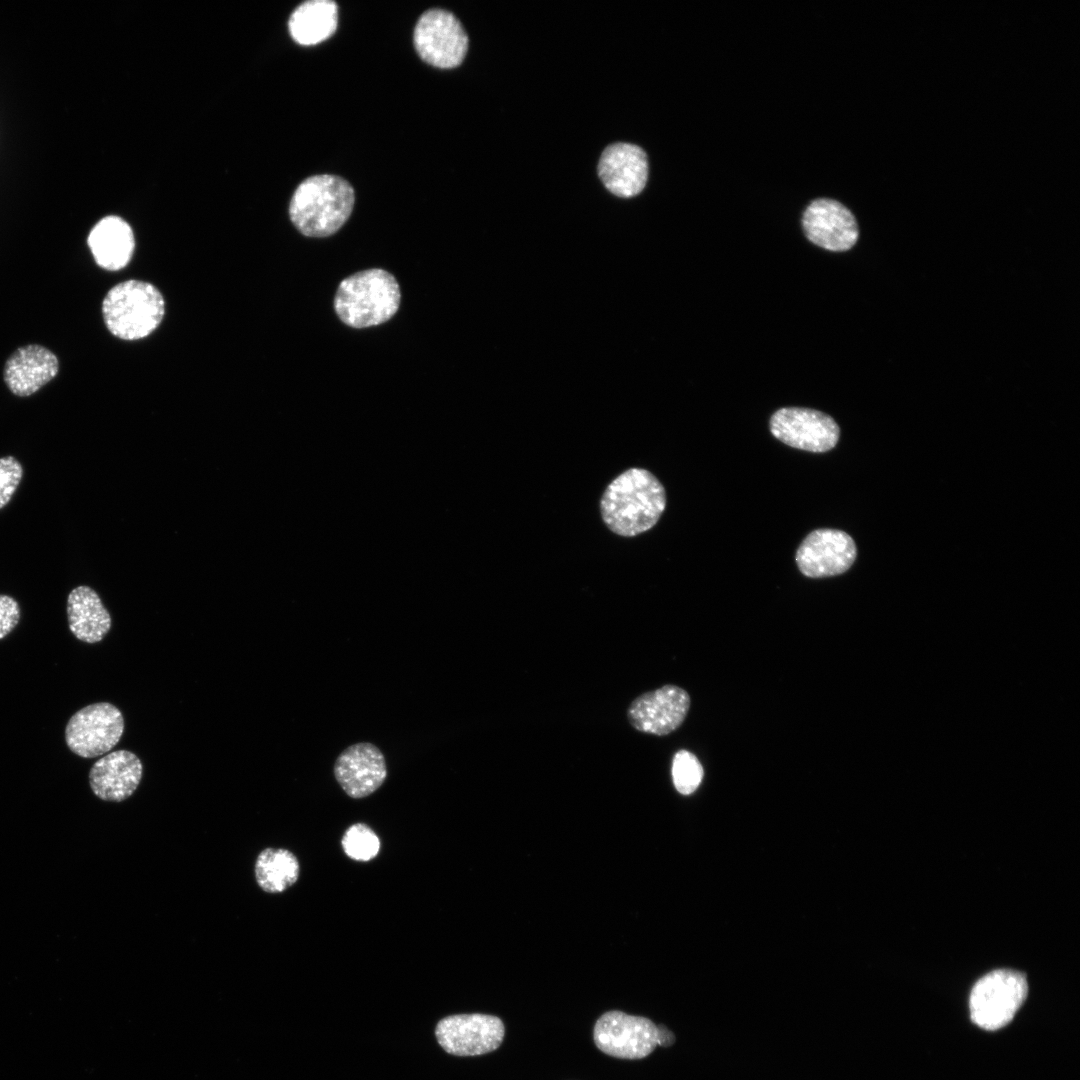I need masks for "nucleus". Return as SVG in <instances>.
I'll return each instance as SVG.
<instances>
[{
  "label": "nucleus",
  "mask_w": 1080,
  "mask_h": 1080,
  "mask_svg": "<svg viewBox=\"0 0 1080 1080\" xmlns=\"http://www.w3.org/2000/svg\"><path fill=\"white\" fill-rule=\"evenodd\" d=\"M774 437L793 448L826 452L835 447L840 430L835 420L818 410L786 407L777 410L770 419Z\"/></svg>",
  "instance_id": "obj_10"
},
{
  "label": "nucleus",
  "mask_w": 1080,
  "mask_h": 1080,
  "mask_svg": "<svg viewBox=\"0 0 1080 1080\" xmlns=\"http://www.w3.org/2000/svg\"><path fill=\"white\" fill-rule=\"evenodd\" d=\"M856 555L855 542L847 533L835 529H817L800 544L796 563L805 576L822 578L846 572Z\"/></svg>",
  "instance_id": "obj_13"
},
{
  "label": "nucleus",
  "mask_w": 1080,
  "mask_h": 1080,
  "mask_svg": "<svg viewBox=\"0 0 1080 1080\" xmlns=\"http://www.w3.org/2000/svg\"><path fill=\"white\" fill-rule=\"evenodd\" d=\"M401 300L395 277L378 268L357 272L338 286L334 308L339 319L352 328L380 325L397 312Z\"/></svg>",
  "instance_id": "obj_3"
},
{
  "label": "nucleus",
  "mask_w": 1080,
  "mask_h": 1080,
  "mask_svg": "<svg viewBox=\"0 0 1080 1080\" xmlns=\"http://www.w3.org/2000/svg\"><path fill=\"white\" fill-rule=\"evenodd\" d=\"M68 626L80 641L96 643L109 632L112 621L99 595L87 585L74 588L67 598Z\"/></svg>",
  "instance_id": "obj_19"
},
{
  "label": "nucleus",
  "mask_w": 1080,
  "mask_h": 1080,
  "mask_svg": "<svg viewBox=\"0 0 1080 1080\" xmlns=\"http://www.w3.org/2000/svg\"><path fill=\"white\" fill-rule=\"evenodd\" d=\"M352 186L336 175H315L295 190L289 216L296 229L308 237H327L348 220L354 206Z\"/></svg>",
  "instance_id": "obj_2"
},
{
  "label": "nucleus",
  "mask_w": 1080,
  "mask_h": 1080,
  "mask_svg": "<svg viewBox=\"0 0 1080 1080\" xmlns=\"http://www.w3.org/2000/svg\"><path fill=\"white\" fill-rule=\"evenodd\" d=\"M124 731L121 711L111 703H93L78 710L65 728L68 748L83 758H94L109 752Z\"/></svg>",
  "instance_id": "obj_8"
},
{
  "label": "nucleus",
  "mask_w": 1080,
  "mask_h": 1080,
  "mask_svg": "<svg viewBox=\"0 0 1080 1080\" xmlns=\"http://www.w3.org/2000/svg\"><path fill=\"white\" fill-rule=\"evenodd\" d=\"M338 8L334 1L310 0L299 5L289 19L292 38L301 45H315L331 37L337 29Z\"/></svg>",
  "instance_id": "obj_20"
},
{
  "label": "nucleus",
  "mask_w": 1080,
  "mask_h": 1080,
  "mask_svg": "<svg viewBox=\"0 0 1080 1080\" xmlns=\"http://www.w3.org/2000/svg\"><path fill=\"white\" fill-rule=\"evenodd\" d=\"M801 223L808 240L834 252L849 250L859 237L854 214L843 203L829 197L812 200L803 211Z\"/></svg>",
  "instance_id": "obj_12"
},
{
  "label": "nucleus",
  "mask_w": 1080,
  "mask_h": 1080,
  "mask_svg": "<svg viewBox=\"0 0 1080 1080\" xmlns=\"http://www.w3.org/2000/svg\"><path fill=\"white\" fill-rule=\"evenodd\" d=\"M1028 992L1026 977L1017 971L994 970L980 978L969 1000L972 1021L986 1030L1008 1024L1024 1002Z\"/></svg>",
  "instance_id": "obj_6"
},
{
  "label": "nucleus",
  "mask_w": 1080,
  "mask_h": 1080,
  "mask_svg": "<svg viewBox=\"0 0 1080 1080\" xmlns=\"http://www.w3.org/2000/svg\"><path fill=\"white\" fill-rule=\"evenodd\" d=\"M58 372L59 361L51 350L29 344L16 349L7 359L3 378L14 395L27 397L54 379Z\"/></svg>",
  "instance_id": "obj_17"
},
{
  "label": "nucleus",
  "mask_w": 1080,
  "mask_h": 1080,
  "mask_svg": "<svg viewBox=\"0 0 1080 1080\" xmlns=\"http://www.w3.org/2000/svg\"><path fill=\"white\" fill-rule=\"evenodd\" d=\"M300 865L288 849L265 848L257 856L254 875L257 885L266 893L278 894L298 880Z\"/></svg>",
  "instance_id": "obj_21"
},
{
  "label": "nucleus",
  "mask_w": 1080,
  "mask_h": 1080,
  "mask_svg": "<svg viewBox=\"0 0 1080 1080\" xmlns=\"http://www.w3.org/2000/svg\"><path fill=\"white\" fill-rule=\"evenodd\" d=\"M502 1020L488 1014H456L441 1019L435 1028L440 1046L456 1056H477L496 1050L502 1043Z\"/></svg>",
  "instance_id": "obj_9"
},
{
  "label": "nucleus",
  "mask_w": 1080,
  "mask_h": 1080,
  "mask_svg": "<svg viewBox=\"0 0 1080 1080\" xmlns=\"http://www.w3.org/2000/svg\"><path fill=\"white\" fill-rule=\"evenodd\" d=\"M690 703L686 690L676 685H664L637 696L628 707L627 718L637 731L665 736L681 726Z\"/></svg>",
  "instance_id": "obj_11"
},
{
  "label": "nucleus",
  "mask_w": 1080,
  "mask_h": 1080,
  "mask_svg": "<svg viewBox=\"0 0 1080 1080\" xmlns=\"http://www.w3.org/2000/svg\"><path fill=\"white\" fill-rule=\"evenodd\" d=\"M593 1039L600 1051L621 1059H641L656 1046L669 1047L675 1042L674 1034L664 1025L617 1010L598 1018Z\"/></svg>",
  "instance_id": "obj_5"
},
{
  "label": "nucleus",
  "mask_w": 1080,
  "mask_h": 1080,
  "mask_svg": "<svg viewBox=\"0 0 1080 1080\" xmlns=\"http://www.w3.org/2000/svg\"><path fill=\"white\" fill-rule=\"evenodd\" d=\"M414 45L426 63L449 69L460 65L468 50V36L461 22L444 9H429L418 19Z\"/></svg>",
  "instance_id": "obj_7"
},
{
  "label": "nucleus",
  "mask_w": 1080,
  "mask_h": 1080,
  "mask_svg": "<svg viewBox=\"0 0 1080 1080\" xmlns=\"http://www.w3.org/2000/svg\"><path fill=\"white\" fill-rule=\"evenodd\" d=\"M666 507V493L650 471L630 468L617 476L600 500L601 517L614 534L634 537L656 525Z\"/></svg>",
  "instance_id": "obj_1"
},
{
  "label": "nucleus",
  "mask_w": 1080,
  "mask_h": 1080,
  "mask_svg": "<svg viewBox=\"0 0 1080 1080\" xmlns=\"http://www.w3.org/2000/svg\"><path fill=\"white\" fill-rule=\"evenodd\" d=\"M345 854L355 860L367 862L376 857L380 850V840L376 833L363 823L351 825L341 841Z\"/></svg>",
  "instance_id": "obj_22"
},
{
  "label": "nucleus",
  "mask_w": 1080,
  "mask_h": 1080,
  "mask_svg": "<svg viewBox=\"0 0 1080 1080\" xmlns=\"http://www.w3.org/2000/svg\"><path fill=\"white\" fill-rule=\"evenodd\" d=\"M142 773L143 766L136 754L128 750H117L92 765L88 775L89 785L99 799L121 802L136 791Z\"/></svg>",
  "instance_id": "obj_16"
},
{
  "label": "nucleus",
  "mask_w": 1080,
  "mask_h": 1080,
  "mask_svg": "<svg viewBox=\"0 0 1080 1080\" xmlns=\"http://www.w3.org/2000/svg\"><path fill=\"white\" fill-rule=\"evenodd\" d=\"M102 314L107 329L115 337L134 341L150 335L162 322L165 301L151 283L126 280L105 295Z\"/></svg>",
  "instance_id": "obj_4"
},
{
  "label": "nucleus",
  "mask_w": 1080,
  "mask_h": 1080,
  "mask_svg": "<svg viewBox=\"0 0 1080 1080\" xmlns=\"http://www.w3.org/2000/svg\"><path fill=\"white\" fill-rule=\"evenodd\" d=\"M20 615L18 602L11 596L0 594V639L17 626Z\"/></svg>",
  "instance_id": "obj_25"
},
{
  "label": "nucleus",
  "mask_w": 1080,
  "mask_h": 1080,
  "mask_svg": "<svg viewBox=\"0 0 1080 1080\" xmlns=\"http://www.w3.org/2000/svg\"><path fill=\"white\" fill-rule=\"evenodd\" d=\"M23 476L20 462L13 456L0 458V509L10 501Z\"/></svg>",
  "instance_id": "obj_24"
},
{
  "label": "nucleus",
  "mask_w": 1080,
  "mask_h": 1080,
  "mask_svg": "<svg viewBox=\"0 0 1080 1080\" xmlns=\"http://www.w3.org/2000/svg\"><path fill=\"white\" fill-rule=\"evenodd\" d=\"M87 243L96 264L107 271H118L130 262L135 238L130 225L118 216H107L91 229Z\"/></svg>",
  "instance_id": "obj_18"
},
{
  "label": "nucleus",
  "mask_w": 1080,
  "mask_h": 1080,
  "mask_svg": "<svg viewBox=\"0 0 1080 1080\" xmlns=\"http://www.w3.org/2000/svg\"><path fill=\"white\" fill-rule=\"evenodd\" d=\"M671 773L676 790L680 794L689 795L699 787L704 771L693 753L680 750L673 757Z\"/></svg>",
  "instance_id": "obj_23"
},
{
  "label": "nucleus",
  "mask_w": 1080,
  "mask_h": 1080,
  "mask_svg": "<svg viewBox=\"0 0 1080 1080\" xmlns=\"http://www.w3.org/2000/svg\"><path fill=\"white\" fill-rule=\"evenodd\" d=\"M334 775L351 798L360 799L375 792L387 776L385 758L372 743H356L343 750L334 765Z\"/></svg>",
  "instance_id": "obj_14"
},
{
  "label": "nucleus",
  "mask_w": 1080,
  "mask_h": 1080,
  "mask_svg": "<svg viewBox=\"0 0 1080 1080\" xmlns=\"http://www.w3.org/2000/svg\"><path fill=\"white\" fill-rule=\"evenodd\" d=\"M648 158L634 144L615 143L601 154L598 174L605 187L614 195L630 198L639 194L648 180Z\"/></svg>",
  "instance_id": "obj_15"
}]
</instances>
